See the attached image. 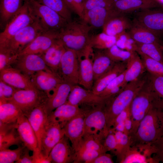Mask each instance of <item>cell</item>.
<instances>
[{
	"label": "cell",
	"mask_w": 163,
	"mask_h": 163,
	"mask_svg": "<svg viewBox=\"0 0 163 163\" xmlns=\"http://www.w3.org/2000/svg\"><path fill=\"white\" fill-rule=\"evenodd\" d=\"M163 136V100L157 95L136 133L129 136L130 146L150 145Z\"/></svg>",
	"instance_id": "cell-1"
},
{
	"label": "cell",
	"mask_w": 163,
	"mask_h": 163,
	"mask_svg": "<svg viewBox=\"0 0 163 163\" xmlns=\"http://www.w3.org/2000/svg\"><path fill=\"white\" fill-rule=\"evenodd\" d=\"M146 72L137 79L128 83L116 95L105 100L104 108L107 127L110 132L117 116L130 104L147 81Z\"/></svg>",
	"instance_id": "cell-2"
},
{
	"label": "cell",
	"mask_w": 163,
	"mask_h": 163,
	"mask_svg": "<svg viewBox=\"0 0 163 163\" xmlns=\"http://www.w3.org/2000/svg\"><path fill=\"white\" fill-rule=\"evenodd\" d=\"M91 27L82 20L72 21L59 32L58 39L67 49L80 53L90 46Z\"/></svg>",
	"instance_id": "cell-3"
},
{
	"label": "cell",
	"mask_w": 163,
	"mask_h": 163,
	"mask_svg": "<svg viewBox=\"0 0 163 163\" xmlns=\"http://www.w3.org/2000/svg\"><path fill=\"white\" fill-rule=\"evenodd\" d=\"M157 96L152 86L148 75L147 81L136 95L129 105L132 126L128 135L129 136L136 133L139 123Z\"/></svg>",
	"instance_id": "cell-4"
},
{
	"label": "cell",
	"mask_w": 163,
	"mask_h": 163,
	"mask_svg": "<svg viewBox=\"0 0 163 163\" xmlns=\"http://www.w3.org/2000/svg\"><path fill=\"white\" fill-rule=\"evenodd\" d=\"M104 106L82 108L85 115L83 137L91 136L103 142L110 133L107 127Z\"/></svg>",
	"instance_id": "cell-5"
},
{
	"label": "cell",
	"mask_w": 163,
	"mask_h": 163,
	"mask_svg": "<svg viewBox=\"0 0 163 163\" xmlns=\"http://www.w3.org/2000/svg\"><path fill=\"white\" fill-rule=\"evenodd\" d=\"M36 19L28 3L24 2L20 10L11 19L1 32L0 47L4 46L18 31L33 23Z\"/></svg>",
	"instance_id": "cell-6"
},
{
	"label": "cell",
	"mask_w": 163,
	"mask_h": 163,
	"mask_svg": "<svg viewBox=\"0 0 163 163\" xmlns=\"http://www.w3.org/2000/svg\"><path fill=\"white\" fill-rule=\"evenodd\" d=\"M27 2L45 30L59 31L68 23L57 13L36 1Z\"/></svg>",
	"instance_id": "cell-7"
},
{
	"label": "cell",
	"mask_w": 163,
	"mask_h": 163,
	"mask_svg": "<svg viewBox=\"0 0 163 163\" xmlns=\"http://www.w3.org/2000/svg\"><path fill=\"white\" fill-rule=\"evenodd\" d=\"M45 30L37 19L32 23L24 27L0 48H5L18 55L40 33Z\"/></svg>",
	"instance_id": "cell-8"
},
{
	"label": "cell",
	"mask_w": 163,
	"mask_h": 163,
	"mask_svg": "<svg viewBox=\"0 0 163 163\" xmlns=\"http://www.w3.org/2000/svg\"><path fill=\"white\" fill-rule=\"evenodd\" d=\"M133 21L148 29L159 38L163 36V6L138 10Z\"/></svg>",
	"instance_id": "cell-9"
},
{
	"label": "cell",
	"mask_w": 163,
	"mask_h": 163,
	"mask_svg": "<svg viewBox=\"0 0 163 163\" xmlns=\"http://www.w3.org/2000/svg\"><path fill=\"white\" fill-rule=\"evenodd\" d=\"M48 98L46 93L38 89H18L9 101L16 104L24 113L46 104Z\"/></svg>",
	"instance_id": "cell-10"
},
{
	"label": "cell",
	"mask_w": 163,
	"mask_h": 163,
	"mask_svg": "<svg viewBox=\"0 0 163 163\" xmlns=\"http://www.w3.org/2000/svg\"><path fill=\"white\" fill-rule=\"evenodd\" d=\"M57 74L64 82L73 85L78 84L79 67L77 53L66 48Z\"/></svg>",
	"instance_id": "cell-11"
},
{
	"label": "cell",
	"mask_w": 163,
	"mask_h": 163,
	"mask_svg": "<svg viewBox=\"0 0 163 163\" xmlns=\"http://www.w3.org/2000/svg\"><path fill=\"white\" fill-rule=\"evenodd\" d=\"M106 99L78 85H74L66 103L81 108L104 105Z\"/></svg>",
	"instance_id": "cell-12"
},
{
	"label": "cell",
	"mask_w": 163,
	"mask_h": 163,
	"mask_svg": "<svg viewBox=\"0 0 163 163\" xmlns=\"http://www.w3.org/2000/svg\"><path fill=\"white\" fill-rule=\"evenodd\" d=\"M79 67L78 85L91 90L94 83L93 68V48L90 46L77 53Z\"/></svg>",
	"instance_id": "cell-13"
},
{
	"label": "cell",
	"mask_w": 163,
	"mask_h": 163,
	"mask_svg": "<svg viewBox=\"0 0 163 163\" xmlns=\"http://www.w3.org/2000/svg\"><path fill=\"white\" fill-rule=\"evenodd\" d=\"M15 68L29 77L41 71L52 72L48 67L41 54H27L18 56Z\"/></svg>",
	"instance_id": "cell-14"
},
{
	"label": "cell",
	"mask_w": 163,
	"mask_h": 163,
	"mask_svg": "<svg viewBox=\"0 0 163 163\" xmlns=\"http://www.w3.org/2000/svg\"><path fill=\"white\" fill-rule=\"evenodd\" d=\"M65 135L63 128L59 124L47 121L41 139L39 149L42 154L48 157L52 149Z\"/></svg>",
	"instance_id": "cell-15"
},
{
	"label": "cell",
	"mask_w": 163,
	"mask_h": 163,
	"mask_svg": "<svg viewBox=\"0 0 163 163\" xmlns=\"http://www.w3.org/2000/svg\"><path fill=\"white\" fill-rule=\"evenodd\" d=\"M153 151L150 146H129L117 156L119 163H153Z\"/></svg>",
	"instance_id": "cell-16"
},
{
	"label": "cell",
	"mask_w": 163,
	"mask_h": 163,
	"mask_svg": "<svg viewBox=\"0 0 163 163\" xmlns=\"http://www.w3.org/2000/svg\"><path fill=\"white\" fill-rule=\"evenodd\" d=\"M85 116L84 109L83 112L70 120L63 128L65 136L71 142L75 152L79 148L83 139Z\"/></svg>",
	"instance_id": "cell-17"
},
{
	"label": "cell",
	"mask_w": 163,
	"mask_h": 163,
	"mask_svg": "<svg viewBox=\"0 0 163 163\" xmlns=\"http://www.w3.org/2000/svg\"><path fill=\"white\" fill-rule=\"evenodd\" d=\"M59 32L54 31H44L26 46L18 56L43 54L58 39Z\"/></svg>",
	"instance_id": "cell-18"
},
{
	"label": "cell",
	"mask_w": 163,
	"mask_h": 163,
	"mask_svg": "<svg viewBox=\"0 0 163 163\" xmlns=\"http://www.w3.org/2000/svg\"><path fill=\"white\" fill-rule=\"evenodd\" d=\"M0 80L18 89H38L30 78L15 68L0 71Z\"/></svg>",
	"instance_id": "cell-19"
},
{
	"label": "cell",
	"mask_w": 163,
	"mask_h": 163,
	"mask_svg": "<svg viewBox=\"0 0 163 163\" xmlns=\"http://www.w3.org/2000/svg\"><path fill=\"white\" fill-rule=\"evenodd\" d=\"M46 104L39 106L28 112L23 113L36 135L39 149L41 138L47 123L48 115Z\"/></svg>",
	"instance_id": "cell-20"
},
{
	"label": "cell",
	"mask_w": 163,
	"mask_h": 163,
	"mask_svg": "<svg viewBox=\"0 0 163 163\" xmlns=\"http://www.w3.org/2000/svg\"><path fill=\"white\" fill-rule=\"evenodd\" d=\"M16 127L20 138L25 146L32 152L39 149L36 135L23 113L18 119Z\"/></svg>",
	"instance_id": "cell-21"
},
{
	"label": "cell",
	"mask_w": 163,
	"mask_h": 163,
	"mask_svg": "<svg viewBox=\"0 0 163 163\" xmlns=\"http://www.w3.org/2000/svg\"><path fill=\"white\" fill-rule=\"evenodd\" d=\"M31 78L37 88L46 93L48 97L57 86L64 82L56 73L44 71L36 72Z\"/></svg>",
	"instance_id": "cell-22"
},
{
	"label": "cell",
	"mask_w": 163,
	"mask_h": 163,
	"mask_svg": "<svg viewBox=\"0 0 163 163\" xmlns=\"http://www.w3.org/2000/svg\"><path fill=\"white\" fill-rule=\"evenodd\" d=\"M119 14H121L112 8H96L85 11L82 20L92 28L98 29L102 28L110 18Z\"/></svg>",
	"instance_id": "cell-23"
},
{
	"label": "cell",
	"mask_w": 163,
	"mask_h": 163,
	"mask_svg": "<svg viewBox=\"0 0 163 163\" xmlns=\"http://www.w3.org/2000/svg\"><path fill=\"white\" fill-rule=\"evenodd\" d=\"M83 111V109L78 105L66 103L49 114L47 122L58 123L63 128L68 121Z\"/></svg>",
	"instance_id": "cell-24"
},
{
	"label": "cell",
	"mask_w": 163,
	"mask_h": 163,
	"mask_svg": "<svg viewBox=\"0 0 163 163\" xmlns=\"http://www.w3.org/2000/svg\"><path fill=\"white\" fill-rule=\"evenodd\" d=\"M69 141L65 135L53 148L48 156L51 163L73 162L75 152Z\"/></svg>",
	"instance_id": "cell-25"
},
{
	"label": "cell",
	"mask_w": 163,
	"mask_h": 163,
	"mask_svg": "<svg viewBox=\"0 0 163 163\" xmlns=\"http://www.w3.org/2000/svg\"><path fill=\"white\" fill-rule=\"evenodd\" d=\"M146 72L139 54L135 51H133L130 58L127 62L124 79L121 85L123 89L128 83L137 79Z\"/></svg>",
	"instance_id": "cell-26"
},
{
	"label": "cell",
	"mask_w": 163,
	"mask_h": 163,
	"mask_svg": "<svg viewBox=\"0 0 163 163\" xmlns=\"http://www.w3.org/2000/svg\"><path fill=\"white\" fill-rule=\"evenodd\" d=\"M73 85L62 82L55 88L48 97L46 107L48 114L66 102Z\"/></svg>",
	"instance_id": "cell-27"
},
{
	"label": "cell",
	"mask_w": 163,
	"mask_h": 163,
	"mask_svg": "<svg viewBox=\"0 0 163 163\" xmlns=\"http://www.w3.org/2000/svg\"><path fill=\"white\" fill-rule=\"evenodd\" d=\"M126 67L127 62H115L108 71L94 82L92 91L99 95L114 79L126 70Z\"/></svg>",
	"instance_id": "cell-28"
},
{
	"label": "cell",
	"mask_w": 163,
	"mask_h": 163,
	"mask_svg": "<svg viewBox=\"0 0 163 163\" xmlns=\"http://www.w3.org/2000/svg\"><path fill=\"white\" fill-rule=\"evenodd\" d=\"M132 21L126 14H119L110 18L103 27V32L112 36L117 35L129 30Z\"/></svg>",
	"instance_id": "cell-29"
},
{
	"label": "cell",
	"mask_w": 163,
	"mask_h": 163,
	"mask_svg": "<svg viewBox=\"0 0 163 163\" xmlns=\"http://www.w3.org/2000/svg\"><path fill=\"white\" fill-rule=\"evenodd\" d=\"M66 48L58 39L41 55L48 67L57 74L63 54Z\"/></svg>",
	"instance_id": "cell-30"
},
{
	"label": "cell",
	"mask_w": 163,
	"mask_h": 163,
	"mask_svg": "<svg viewBox=\"0 0 163 163\" xmlns=\"http://www.w3.org/2000/svg\"><path fill=\"white\" fill-rule=\"evenodd\" d=\"M133 23L128 33L137 43L142 44L155 43L163 46V41L146 28L132 21Z\"/></svg>",
	"instance_id": "cell-31"
},
{
	"label": "cell",
	"mask_w": 163,
	"mask_h": 163,
	"mask_svg": "<svg viewBox=\"0 0 163 163\" xmlns=\"http://www.w3.org/2000/svg\"><path fill=\"white\" fill-rule=\"evenodd\" d=\"M16 123L4 124L0 123V150L9 149L13 145H24L16 127Z\"/></svg>",
	"instance_id": "cell-32"
},
{
	"label": "cell",
	"mask_w": 163,
	"mask_h": 163,
	"mask_svg": "<svg viewBox=\"0 0 163 163\" xmlns=\"http://www.w3.org/2000/svg\"><path fill=\"white\" fill-rule=\"evenodd\" d=\"M158 7H160L142 0H113L112 8L119 13L126 14L137 10Z\"/></svg>",
	"instance_id": "cell-33"
},
{
	"label": "cell",
	"mask_w": 163,
	"mask_h": 163,
	"mask_svg": "<svg viewBox=\"0 0 163 163\" xmlns=\"http://www.w3.org/2000/svg\"><path fill=\"white\" fill-rule=\"evenodd\" d=\"M115 62L105 53L103 50H99L93 53V68L94 81L108 71Z\"/></svg>",
	"instance_id": "cell-34"
},
{
	"label": "cell",
	"mask_w": 163,
	"mask_h": 163,
	"mask_svg": "<svg viewBox=\"0 0 163 163\" xmlns=\"http://www.w3.org/2000/svg\"><path fill=\"white\" fill-rule=\"evenodd\" d=\"M23 113L20 108L11 101L0 100V123L4 124L15 123Z\"/></svg>",
	"instance_id": "cell-35"
},
{
	"label": "cell",
	"mask_w": 163,
	"mask_h": 163,
	"mask_svg": "<svg viewBox=\"0 0 163 163\" xmlns=\"http://www.w3.org/2000/svg\"><path fill=\"white\" fill-rule=\"evenodd\" d=\"M24 0H0V25L4 27L23 5ZM3 28V29H4Z\"/></svg>",
	"instance_id": "cell-36"
},
{
	"label": "cell",
	"mask_w": 163,
	"mask_h": 163,
	"mask_svg": "<svg viewBox=\"0 0 163 163\" xmlns=\"http://www.w3.org/2000/svg\"><path fill=\"white\" fill-rule=\"evenodd\" d=\"M136 43V52L142 53L163 64V46L155 43Z\"/></svg>",
	"instance_id": "cell-37"
},
{
	"label": "cell",
	"mask_w": 163,
	"mask_h": 163,
	"mask_svg": "<svg viewBox=\"0 0 163 163\" xmlns=\"http://www.w3.org/2000/svg\"><path fill=\"white\" fill-rule=\"evenodd\" d=\"M36 1L57 13L68 22L72 21V11L64 0H37Z\"/></svg>",
	"instance_id": "cell-38"
},
{
	"label": "cell",
	"mask_w": 163,
	"mask_h": 163,
	"mask_svg": "<svg viewBox=\"0 0 163 163\" xmlns=\"http://www.w3.org/2000/svg\"><path fill=\"white\" fill-rule=\"evenodd\" d=\"M116 36H110L102 32L90 37V46L93 49L104 50L116 44Z\"/></svg>",
	"instance_id": "cell-39"
},
{
	"label": "cell",
	"mask_w": 163,
	"mask_h": 163,
	"mask_svg": "<svg viewBox=\"0 0 163 163\" xmlns=\"http://www.w3.org/2000/svg\"><path fill=\"white\" fill-rule=\"evenodd\" d=\"M125 71L114 79L99 95L106 99L119 93L123 89L121 85L124 79Z\"/></svg>",
	"instance_id": "cell-40"
},
{
	"label": "cell",
	"mask_w": 163,
	"mask_h": 163,
	"mask_svg": "<svg viewBox=\"0 0 163 163\" xmlns=\"http://www.w3.org/2000/svg\"><path fill=\"white\" fill-rule=\"evenodd\" d=\"M103 50L115 62H127L130 58L133 51L124 50L116 44L109 48Z\"/></svg>",
	"instance_id": "cell-41"
},
{
	"label": "cell",
	"mask_w": 163,
	"mask_h": 163,
	"mask_svg": "<svg viewBox=\"0 0 163 163\" xmlns=\"http://www.w3.org/2000/svg\"><path fill=\"white\" fill-rule=\"evenodd\" d=\"M141 57L146 71L149 74L163 76V64L144 54L137 52Z\"/></svg>",
	"instance_id": "cell-42"
},
{
	"label": "cell",
	"mask_w": 163,
	"mask_h": 163,
	"mask_svg": "<svg viewBox=\"0 0 163 163\" xmlns=\"http://www.w3.org/2000/svg\"><path fill=\"white\" fill-rule=\"evenodd\" d=\"M102 154L96 151L81 147L75 152L73 162L88 163Z\"/></svg>",
	"instance_id": "cell-43"
},
{
	"label": "cell",
	"mask_w": 163,
	"mask_h": 163,
	"mask_svg": "<svg viewBox=\"0 0 163 163\" xmlns=\"http://www.w3.org/2000/svg\"><path fill=\"white\" fill-rule=\"evenodd\" d=\"M25 146L24 145H22L13 150L9 149H0V163L16 162L19 159Z\"/></svg>",
	"instance_id": "cell-44"
},
{
	"label": "cell",
	"mask_w": 163,
	"mask_h": 163,
	"mask_svg": "<svg viewBox=\"0 0 163 163\" xmlns=\"http://www.w3.org/2000/svg\"><path fill=\"white\" fill-rule=\"evenodd\" d=\"M18 55L5 48H0V71L11 67L17 60Z\"/></svg>",
	"instance_id": "cell-45"
},
{
	"label": "cell",
	"mask_w": 163,
	"mask_h": 163,
	"mask_svg": "<svg viewBox=\"0 0 163 163\" xmlns=\"http://www.w3.org/2000/svg\"><path fill=\"white\" fill-rule=\"evenodd\" d=\"M81 147L96 151L102 153L107 152L103 142L91 136L83 137L79 148Z\"/></svg>",
	"instance_id": "cell-46"
},
{
	"label": "cell",
	"mask_w": 163,
	"mask_h": 163,
	"mask_svg": "<svg viewBox=\"0 0 163 163\" xmlns=\"http://www.w3.org/2000/svg\"><path fill=\"white\" fill-rule=\"evenodd\" d=\"M116 44H123L126 50L135 51L136 43L133 39L128 32L125 31L116 36Z\"/></svg>",
	"instance_id": "cell-47"
},
{
	"label": "cell",
	"mask_w": 163,
	"mask_h": 163,
	"mask_svg": "<svg viewBox=\"0 0 163 163\" xmlns=\"http://www.w3.org/2000/svg\"><path fill=\"white\" fill-rule=\"evenodd\" d=\"M114 133L117 142V147L115 153L117 156L125 148L129 145L128 136L125 133L117 131L110 132Z\"/></svg>",
	"instance_id": "cell-48"
},
{
	"label": "cell",
	"mask_w": 163,
	"mask_h": 163,
	"mask_svg": "<svg viewBox=\"0 0 163 163\" xmlns=\"http://www.w3.org/2000/svg\"><path fill=\"white\" fill-rule=\"evenodd\" d=\"M113 2V0H84V12L98 7L111 9Z\"/></svg>",
	"instance_id": "cell-49"
},
{
	"label": "cell",
	"mask_w": 163,
	"mask_h": 163,
	"mask_svg": "<svg viewBox=\"0 0 163 163\" xmlns=\"http://www.w3.org/2000/svg\"><path fill=\"white\" fill-rule=\"evenodd\" d=\"M148 75L149 80L155 91L163 100V76L152 75L149 73Z\"/></svg>",
	"instance_id": "cell-50"
},
{
	"label": "cell",
	"mask_w": 163,
	"mask_h": 163,
	"mask_svg": "<svg viewBox=\"0 0 163 163\" xmlns=\"http://www.w3.org/2000/svg\"><path fill=\"white\" fill-rule=\"evenodd\" d=\"M154 163H163V136L151 144Z\"/></svg>",
	"instance_id": "cell-51"
},
{
	"label": "cell",
	"mask_w": 163,
	"mask_h": 163,
	"mask_svg": "<svg viewBox=\"0 0 163 163\" xmlns=\"http://www.w3.org/2000/svg\"><path fill=\"white\" fill-rule=\"evenodd\" d=\"M71 11L82 19L84 12V0H64Z\"/></svg>",
	"instance_id": "cell-52"
},
{
	"label": "cell",
	"mask_w": 163,
	"mask_h": 163,
	"mask_svg": "<svg viewBox=\"0 0 163 163\" xmlns=\"http://www.w3.org/2000/svg\"><path fill=\"white\" fill-rule=\"evenodd\" d=\"M18 89L0 80V100L9 101Z\"/></svg>",
	"instance_id": "cell-53"
},
{
	"label": "cell",
	"mask_w": 163,
	"mask_h": 163,
	"mask_svg": "<svg viewBox=\"0 0 163 163\" xmlns=\"http://www.w3.org/2000/svg\"><path fill=\"white\" fill-rule=\"evenodd\" d=\"M103 143L107 151H112L115 152L117 147V142L114 133L110 132L104 140Z\"/></svg>",
	"instance_id": "cell-54"
},
{
	"label": "cell",
	"mask_w": 163,
	"mask_h": 163,
	"mask_svg": "<svg viewBox=\"0 0 163 163\" xmlns=\"http://www.w3.org/2000/svg\"><path fill=\"white\" fill-rule=\"evenodd\" d=\"M114 162L111 155L104 153L90 161L88 163H113Z\"/></svg>",
	"instance_id": "cell-55"
},
{
	"label": "cell",
	"mask_w": 163,
	"mask_h": 163,
	"mask_svg": "<svg viewBox=\"0 0 163 163\" xmlns=\"http://www.w3.org/2000/svg\"><path fill=\"white\" fill-rule=\"evenodd\" d=\"M30 151L25 146L24 147L19 159L16 163H33L32 155L29 154Z\"/></svg>",
	"instance_id": "cell-56"
},
{
	"label": "cell",
	"mask_w": 163,
	"mask_h": 163,
	"mask_svg": "<svg viewBox=\"0 0 163 163\" xmlns=\"http://www.w3.org/2000/svg\"><path fill=\"white\" fill-rule=\"evenodd\" d=\"M32 156L33 163H50L51 161L48 157L44 156L39 149L33 152Z\"/></svg>",
	"instance_id": "cell-57"
},
{
	"label": "cell",
	"mask_w": 163,
	"mask_h": 163,
	"mask_svg": "<svg viewBox=\"0 0 163 163\" xmlns=\"http://www.w3.org/2000/svg\"><path fill=\"white\" fill-rule=\"evenodd\" d=\"M124 123L125 125V131L124 133L128 135L131 129L132 126V122L130 118V114L125 120Z\"/></svg>",
	"instance_id": "cell-58"
},
{
	"label": "cell",
	"mask_w": 163,
	"mask_h": 163,
	"mask_svg": "<svg viewBox=\"0 0 163 163\" xmlns=\"http://www.w3.org/2000/svg\"><path fill=\"white\" fill-rule=\"evenodd\" d=\"M156 5L159 7L162 6L157 0H142Z\"/></svg>",
	"instance_id": "cell-59"
},
{
	"label": "cell",
	"mask_w": 163,
	"mask_h": 163,
	"mask_svg": "<svg viewBox=\"0 0 163 163\" xmlns=\"http://www.w3.org/2000/svg\"><path fill=\"white\" fill-rule=\"evenodd\" d=\"M161 4L163 5V0H157Z\"/></svg>",
	"instance_id": "cell-60"
},
{
	"label": "cell",
	"mask_w": 163,
	"mask_h": 163,
	"mask_svg": "<svg viewBox=\"0 0 163 163\" xmlns=\"http://www.w3.org/2000/svg\"><path fill=\"white\" fill-rule=\"evenodd\" d=\"M37 0H24V2H29L33 1H36Z\"/></svg>",
	"instance_id": "cell-61"
}]
</instances>
